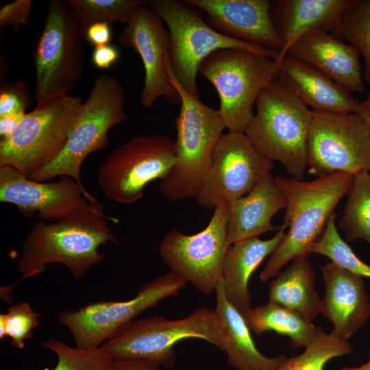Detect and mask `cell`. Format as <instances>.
<instances>
[{
	"mask_svg": "<svg viewBox=\"0 0 370 370\" xmlns=\"http://www.w3.org/2000/svg\"><path fill=\"white\" fill-rule=\"evenodd\" d=\"M103 206L80 209L51 223L38 221L22 244L17 269L23 278L36 276L51 264L66 267L73 277L79 280L90 269L101 263L106 254L101 245L119 243L108 226Z\"/></svg>",
	"mask_w": 370,
	"mask_h": 370,
	"instance_id": "1",
	"label": "cell"
},
{
	"mask_svg": "<svg viewBox=\"0 0 370 370\" xmlns=\"http://www.w3.org/2000/svg\"><path fill=\"white\" fill-rule=\"evenodd\" d=\"M354 176L338 172L308 182L275 177L286 197L282 225L288 230L261 272L262 282L276 277L292 260L308 258L310 247L321 237L336 206L347 194Z\"/></svg>",
	"mask_w": 370,
	"mask_h": 370,
	"instance_id": "2",
	"label": "cell"
},
{
	"mask_svg": "<svg viewBox=\"0 0 370 370\" xmlns=\"http://www.w3.org/2000/svg\"><path fill=\"white\" fill-rule=\"evenodd\" d=\"M164 66L169 82L180 95V109L175 119V163L159 188L167 199L177 202L197 193L225 125L219 110L205 105L181 86L172 72L169 53Z\"/></svg>",
	"mask_w": 370,
	"mask_h": 370,
	"instance_id": "3",
	"label": "cell"
},
{
	"mask_svg": "<svg viewBox=\"0 0 370 370\" xmlns=\"http://www.w3.org/2000/svg\"><path fill=\"white\" fill-rule=\"evenodd\" d=\"M245 133L267 158L280 163L289 175L302 180L313 110L278 78L259 95Z\"/></svg>",
	"mask_w": 370,
	"mask_h": 370,
	"instance_id": "4",
	"label": "cell"
},
{
	"mask_svg": "<svg viewBox=\"0 0 370 370\" xmlns=\"http://www.w3.org/2000/svg\"><path fill=\"white\" fill-rule=\"evenodd\" d=\"M125 102V89L119 79L107 74L99 75L82 105L62 151L53 161L28 178L47 182L68 176L84 187L80 177L82 165L88 155L108 145L110 129L127 119Z\"/></svg>",
	"mask_w": 370,
	"mask_h": 370,
	"instance_id": "5",
	"label": "cell"
},
{
	"mask_svg": "<svg viewBox=\"0 0 370 370\" xmlns=\"http://www.w3.org/2000/svg\"><path fill=\"white\" fill-rule=\"evenodd\" d=\"M166 25L170 39L169 62L174 77L191 96L199 99L197 75L201 63L224 49L247 50L274 60L279 52L229 38L212 28L197 9L182 1L145 0Z\"/></svg>",
	"mask_w": 370,
	"mask_h": 370,
	"instance_id": "6",
	"label": "cell"
},
{
	"mask_svg": "<svg viewBox=\"0 0 370 370\" xmlns=\"http://www.w3.org/2000/svg\"><path fill=\"white\" fill-rule=\"evenodd\" d=\"M84 32L69 1H49L34 50L36 106L69 95L76 86L85 61Z\"/></svg>",
	"mask_w": 370,
	"mask_h": 370,
	"instance_id": "7",
	"label": "cell"
},
{
	"mask_svg": "<svg viewBox=\"0 0 370 370\" xmlns=\"http://www.w3.org/2000/svg\"><path fill=\"white\" fill-rule=\"evenodd\" d=\"M278 69L279 62L269 56L237 49L217 50L201 63L199 73L216 88L228 132H245L259 95L277 78Z\"/></svg>",
	"mask_w": 370,
	"mask_h": 370,
	"instance_id": "8",
	"label": "cell"
},
{
	"mask_svg": "<svg viewBox=\"0 0 370 370\" xmlns=\"http://www.w3.org/2000/svg\"><path fill=\"white\" fill-rule=\"evenodd\" d=\"M190 338L204 340L220 348L221 331L214 310L199 308L176 320L160 316L134 320L101 347L115 360H147L171 369L176 360L175 345Z\"/></svg>",
	"mask_w": 370,
	"mask_h": 370,
	"instance_id": "9",
	"label": "cell"
},
{
	"mask_svg": "<svg viewBox=\"0 0 370 370\" xmlns=\"http://www.w3.org/2000/svg\"><path fill=\"white\" fill-rule=\"evenodd\" d=\"M84 102L69 95L51 99L25 114L16 130L0 140V167L26 177L53 161L64 148Z\"/></svg>",
	"mask_w": 370,
	"mask_h": 370,
	"instance_id": "10",
	"label": "cell"
},
{
	"mask_svg": "<svg viewBox=\"0 0 370 370\" xmlns=\"http://www.w3.org/2000/svg\"><path fill=\"white\" fill-rule=\"evenodd\" d=\"M175 160V141L164 135L135 136L115 149L97 170L105 196L130 204L140 199L145 188L164 180Z\"/></svg>",
	"mask_w": 370,
	"mask_h": 370,
	"instance_id": "11",
	"label": "cell"
},
{
	"mask_svg": "<svg viewBox=\"0 0 370 370\" xmlns=\"http://www.w3.org/2000/svg\"><path fill=\"white\" fill-rule=\"evenodd\" d=\"M229 206L227 203L217 205L208 225L198 233L187 235L173 230L159 246L170 271L204 295L215 291L222 279L224 258L232 245L227 230Z\"/></svg>",
	"mask_w": 370,
	"mask_h": 370,
	"instance_id": "12",
	"label": "cell"
},
{
	"mask_svg": "<svg viewBox=\"0 0 370 370\" xmlns=\"http://www.w3.org/2000/svg\"><path fill=\"white\" fill-rule=\"evenodd\" d=\"M186 283L170 271L143 285L131 299L97 301L77 310L64 311L59 320L71 331L75 347L98 348L144 310L178 295Z\"/></svg>",
	"mask_w": 370,
	"mask_h": 370,
	"instance_id": "13",
	"label": "cell"
},
{
	"mask_svg": "<svg viewBox=\"0 0 370 370\" xmlns=\"http://www.w3.org/2000/svg\"><path fill=\"white\" fill-rule=\"evenodd\" d=\"M369 171L370 135L360 116L313 111L306 172L321 177Z\"/></svg>",
	"mask_w": 370,
	"mask_h": 370,
	"instance_id": "14",
	"label": "cell"
},
{
	"mask_svg": "<svg viewBox=\"0 0 370 370\" xmlns=\"http://www.w3.org/2000/svg\"><path fill=\"white\" fill-rule=\"evenodd\" d=\"M245 132L223 134L218 142L205 179L195 196L205 208L230 204L249 193L273 167Z\"/></svg>",
	"mask_w": 370,
	"mask_h": 370,
	"instance_id": "15",
	"label": "cell"
},
{
	"mask_svg": "<svg viewBox=\"0 0 370 370\" xmlns=\"http://www.w3.org/2000/svg\"><path fill=\"white\" fill-rule=\"evenodd\" d=\"M0 201L15 205L26 217L56 221L74 211L100 204L74 179L61 176L55 182H37L10 166L0 167Z\"/></svg>",
	"mask_w": 370,
	"mask_h": 370,
	"instance_id": "16",
	"label": "cell"
},
{
	"mask_svg": "<svg viewBox=\"0 0 370 370\" xmlns=\"http://www.w3.org/2000/svg\"><path fill=\"white\" fill-rule=\"evenodd\" d=\"M118 41L123 47L135 50L141 58L145 79L140 101L143 108H152L162 97L170 103H180V95L169 82L164 66L170 47L169 32L151 8L146 5L140 7L121 32Z\"/></svg>",
	"mask_w": 370,
	"mask_h": 370,
	"instance_id": "17",
	"label": "cell"
},
{
	"mask_svg": "<svg viewBox=\"0 0 370 370\" xmlns=\"http://www.w3.org/2000/svg\"><path fill=\"white\" fill-rule=\"evenodd\" d=\"M206 14V21L229 38L280 52L283 44L269 0H183Z\"/></svg>",
	"mask_w": 370,
	"mask_h": 370,
	"instance_id": "18",
	"label": "cell"
},
{
	"mask_svg": "<svg viewBox=\"0 0 370 370\" xmlns=\"http://www.w3.org/2000/svg\"><path fill=\"white\" fill-rule=\"evenodd\" d=\"M325 293L321 313L332 323L331 334L347 341L370 318V299L362 277L332 262L321 267Z\"/></svg>",
	"mask_w": 370,
	"mask_h": 370,
	"instance_id": "19",
	"label": "cell"
},
{
	"mask_svg": "<svg viewBox=\"0 0 370 370\" xmlns=\"http://www.w3.org/2000/svg\"><path fill=\"white\" fill-rule=\"evenodd\" d=\"M286 54L313 66L350 92L364 91L358 51L328 32L314 31L306 34Z\"/></svg>",
	"mask_w": 370,
	"mask_h": 370,
	"instance_id": "20",
	"label": "cell"
},
{
	"mask_svg": "<svg viewBox=\"0 0 370 370\" xmlns=\"http://www.w3.org/2000/svg\"><path fill=\"white\" fill-rule=\"evenodd\" d=\"M349 1L350 0L273 1L271 17L283 44L276 60H282L298 39L310 32H325L341 39V20Z\"/></svg>",
	"mask_w": 370,
	"mask_h": 370,
	"instance_id": "21",
	"label": "cell"
},
{
	"mask_svg": "<svg viewBox=\"0 0 370 370\" xmlns=\"http://www.w3.org/2000/svg\"><path fill=\"white\" fill-rule=\"evenodd\" d=\"M278 61L277 78L313 111L339 114L357 112L360 102L352 92L326 75L288 54Z\"/></svg>",
	"mask_w": 370,
	"mask_h": 370,
	"instance_id": "22",
	"label": "cell"
},
{
	"mask_svg": "<svg viewBox=\"0 0 370 370\" xmlns=\"http://www.w3.org/2000/svg\"><path fill=\"white\" fill-rule=\"evenodd\" d=\"M287 204L286 197L270 173L245 196L230 204L227 225L231 244L267 232L278 230L272 224L275 214Z\"/></svg>",
	"mask_w": 370,
	"mask_h": 370,
	"instance_id": "23",
	"label": "cell"
},
{
	"mask_svg": "<svg viewBox=\"0 0 370 370\" xmlns=\"http://www.w3.org/2000/svg\"><path fill=\"white\" fill-rule=\"evenodd\" d=\"M286 228L282 225L271 238L258 237L231 245L223 264V282L228 301L243 315L251 307L249 280L262 262L271 256L282 241Z\"/></svg>",
	"mask_w": 370,
	"mask_h": 370,
	"instance_id": "24",
	"label": "cell"
},
{
	"mask_svg": "<svg viewBox=\"0 0 370 370\" xmlns=\"http://www.w3.org/2000/svg\"><path fill=\"white\" fill-rule=\"evenodd\" d=\"M215 292L214 311L222 336L219 349L226 354L228 363L237 370H275L285 356L268 357L258 350L243 315L227 299L223 279Z\"/></svg>",
	"mask_w": 370,
	"mask_h": 370,
	"instance_id": "25",
	"label": "cell"
},
{
	"mask_svg": "<svg viewBox=\"0 0 370 370\" xmlns=\"http://www.w3.org/2000/svg\"><path fill=\"white\" fill-rule=\"evenodd\" d=\"M315 277L308 258L292 260L270 282L269 301L295 310L312 321L321 313V300L315 290Z\"/></svg>",
	"mask_w": 370,
	"mask_h": 370,
	"instance_id": "26",
	"label": "cell"
},
{
	"mask_svg": "<svg viewBox=\"0 0 370 370\" xmlns=\"http://www.w3.org/2000/svg\"><path fill=\"white\" fill-rule=\"evenodd\" d=\"M243 317L256 335L273 331L288 336L295 349L307 347L324 333L297 312L273 302L251 307Z\"/></svg>",
	"mask_w": 370,
	"mask_h": 370,
	"instance_id": "27",
	"label": "cell"
},
{
	"mask_svg": "<svg viewBox=\"0 0 370 370\" xmlns=\"http://www.w3.org/2000/svg\"><path fill=\"white\" fill-rule=\"evenodd\" d=\"M339 228L351 243L362 239L370 244V174L363 171L354 176L347 193Z\"/></svg>",
	"mask_w": 370,
	"mask_h": 370,
	"instance_id": "28",
	"label": "cell"
},
{
	"mask_svg": "<svg viewBox=\"0 0 370 370\" xmlns=\"http://www.w3.org/2000/svg\"><path fill=\"white\" fill-rule=\"evenodd\" d=\"M77 21L84 30L97 22L128 24L145 0H69Z\"/></svg>",
	"mask_w": 370,
	"mask_h": 370,
	"instance_id": "29",
	"label": "cell"
},
{
	"mask_svg": "<svg viewBox=\"0 0 370 370\" xmlns=\"http://www.w3.org/2000/svg\"><path fill=\"white\" fill-rule=\"evenodd\" d=\"M341 37L362 57L363 78L370 84V0H350L342 17Z\"/></svg>",
	"mask_w": 370,
	"mask_h": 370,
	"instance_id": "30",
	"label": "cell"
},
{
	"mask_svg": "<svg viewBox=\"0 0 370 370\" xmlns=\"http://www.w3.org/2000/svg\"><path fill=\"white\" fill-rule=\"evenodd\" d=\"M352 352V346L347 341L324 332L301 354L285 356L275 370H324L332 359Z\"/></svg>",
	"mask_w": 370,
	"mask_h": 370,
	"instance_id": "31",
	"label": "cell"
},
{
	"mask_svg": "<svg viewBox=\"0 0 370 370\" xmlns=\"http://www.w3.org/2000/svg\"><path fill=\"white\" fill-rule=\"evenodd\" d=\"M336 217L335 212L331 214L321 237L310 247V254L324 256L352 273L370 278V265L362 261L342 238L335 223Z\"/></svg>",
	"mask_w": 370,
	"mask_h": 370,
	"instance_id": "32",
	"label": "cell"
},
{
	"mask_svg": "<svg viewBox=\"0 0 370 370\" xmlns=\"http://www.w3.org/2000/svg\"><path fill=\"white\" fill-rule=\"evenodd\" d=\"M57 356L56 367L44 370H112L115 360L101 347L95 349L72 347L59 339L45 341L41 345Z\"/></svg>",
	"mask_w": 370,
	"mask_h": 370,
	"instance_id": "33",
	"label": "cell"
},
{
	"mask_svg": "<svg viewBox=\"0 0 370 370\" xmlns=\"http://www.w3.org/2000/svg\"><path fill=\"white\" fill-rule=\"evenodd\" d=\"M40 316L28 303L11 306L7 313L0 314L1 340L8 336L13 346L24 348L25 342L32 338L34 330L40 325Z\"/></svg>",
	"mask_w": 370,
	"mask_h": 370,
	"instance_id": "34",
	"label": "cell"
},
{
	"mask_svg": "<svg viewBox=\"0 0 370 370\" xmlns=\"http://www.w3.org/2000/svg\"><path fill=\"white\" fill-rule=\"evenodd\" d=\"M32 103V96L24 80L19 79L1 85L0 116L26 112Z\"/></svg>",
	"mask_w": 370,
	"mask_h": 370,
	"instance_id": "35",
	"label": "cell"
},
{
	"mask_svg": "<svg viewBox=\"0 0 370 370\" xmlns=\"http://www.w3.org/2000/svg\"><path fill=\"white\" fill-rule=\"evenodd\" d=\"M33 8L32 0H16L4 4L0 8V27H12L17 32L29 26Z\"/></svg>",
	"mask_w": 370,
	"mask_h": 370,
	"instance_id": "36",
	"label": "cell"
},
{
	"mask_svg": "<svg viewBox=\"0 0 370 370\" xmlns=\"http://www.w3.org/2000/svg\"><path fill=\"white\" fill-rule=\"evenodd\" d=\"M112 36L110 23L106 22L92 23L84 32V39L95 47L110 44Z\"/></svg>",
	"mask_w": 370,
	"mask_h": 370,
	"instance_id": "37",
	"label": "cell"
},
{
	"mask_svg": "<svg viewBox=\"0 0 370 370\" xmlns=\"http://www.w3.org/2000/svg\"><path fill=\"white\" fill-rule=\"evenodd\" d=\"M120 53L117 47L108 44L94 48L92 53V62L99 69H108L119 60Z\"/></svg>",
	"mask_w": 370,
	"mask_h": 370,
	"instance_id": "38",
	"label": "cell"
},
{
	"mask_svg": "<svg viewBox=\"0 0 370 370\" xmlns=\"http://www.w3.org/2000/svg\"><path fill=\"white\" fill-rule=\"evenodd\" d=\"M160 365L147 360H115L112 370H159Z\"/></svg>",
	"mask_w": 370,
	"mask_h": 370,
	"instance_id": "39",
	"label": "cell"
},
{
	"mask_svg": "<svg viewBox=\"0 0 370 370\" xmlns=\"http://www.w3.org/2000/svg\"><path fill=\"white\" fill-rule=\"evenodd\" d=\"M26 112L0 116V136L5 139L10 136L25 117Z\"/></svg>",
	"mask_w": 370,
	"mask_h": 370,
	"instance_id": "40",
	"label": "cell"
},
{
	"mask_svg": "<svg viewBox=\"0 0 370 370\" xmlns=\"http://www.w3.org/2000/svg\"><path fill=\"white\" fill-rule=\"evenodd\" d=\"M356 113L358 114L366 123L370 135V93L363 101L360 103Z\"/></svg>",
	"mask_w": 370,
	"mask_h": 370,
	"instance_id": "41",
	"label": "cell"
},
{
	"mask_svg": "<svg viewBox=\"0 0 370 370\" xmlns=\"http://www.w3.org/2000/svg\"><path fill=\"white\" fill-rule=\"evenodd\" d=\"M341 370H370V351L368 354V360L365 363L356 367H344Z\"/></svg>",
	"mask_w": 370,
	"mask_h": 370,
	"instance_id": "42",
	"label": "cell"
}]
</instances>
